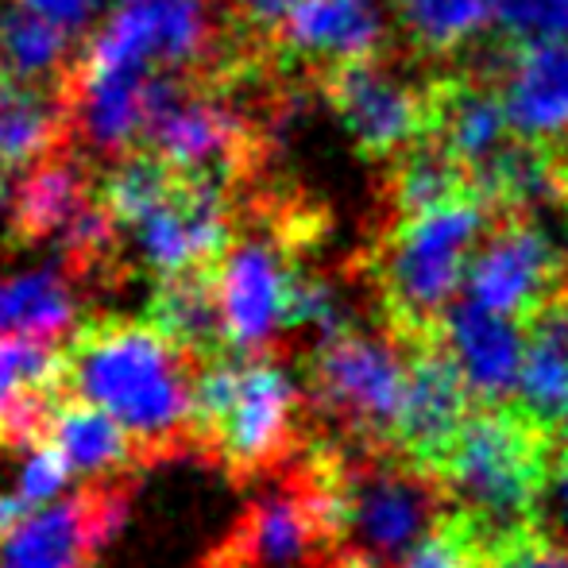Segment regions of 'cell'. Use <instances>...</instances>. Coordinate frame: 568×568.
Wrapping results in <instances>:
<instances>
[{"label": "cell", "mask_w": 568, "mask_h": 568, "mask_svg": "<svg viewBox=\"0 0 568 568\" xmlns=\"http://www.w3.org/2000/svg\"><path fill=\"white\" fill-rule=\"evenodd\" d=\"M190 356L151 322H98L70 337V398L105 410L140 449H166L194 434Z\"/></svg>", "instance_id": "6da1fadb"}, {"label": "cell", "mask_w": 568, "mask_h": 568, "mask_svg": "<svg viewBox=\"0 0 568 568\" xmlns=\"http://www.w3.org/2000/svg\"><path fill=\"white\" fill-rule=\"evenodd\" d=\"M554 453L557 434L526 410L476 406L437 479L449 491L453 507L484 523L499 549V541L538 526Z\"/></svg>", "instance_id": "7a4b0ae2"}, {"label": "cell", "mask_w": 568, "mask_h": 568, "mask_svg": "<svg viewBox=\"0 0 568 568\" xmlns=\"http://www.w3.org/2000/svg\"><path fill=\"white\" fill-rule=\"evenodd\" d=\"M310 410L306 383L271 356H213L194 379V434L240 479L291 460Z\"/></svg>", "instance_id": "3957f363"}, {"label": "cell", "mask_w": 568, "mask_h": 568, "mask_svg": "<svg viewBox=\"0 0 568 568\" xmlns=\"http://www.w3.org/2000/svg\"><path fill=\"white\" fill-rule=\"evenodd\" d=\"M487 225L491 205L476 194L398 217L379 252V298L395 337L414 348L437 341L456 294L468 286V267L487 240Z\"/></svg>", "instance_id": "277c9868"}, {"label": "cell", "mask_w": 568, "mask_h": 568, "mask_svg": "<svg viewBox=\"0 0 568 568\" xmlns=\"http://www.w3.org/2000/svg\"><path fill=\"white\" fill-rule=\"evenodd\" d=\"M414 344L387 333L348 329L314 344L306 364V398L314 418L348 449H395L410 383Z\"/></svg>", "instance_id": "5b68a950"}, {"label": "cell", "mask_w": 568, "mask_h": 568, "mask_svg": "<svg viewBox=\"0 0 568 568\" xmlns=\"http://www.w3.org/2000/svg\"><path fill=\"white\" fill-rule=\"evenodd\" d=\"M210 0H113L82 47L78 70L120 78H179L205 59Z\"/></svg>", "instance_id": "8992f818"}, {"label": "cell", "mask_w": 568, "mask_h": 568, "mask_svg": "<svg viewBox=\"0 0 568 568\" xmlns=\"http://www.w3.org/2000/svg\"><path fill=\"white\" fill-rule=\"evenodd\" d=\"M464 291L491 314L534 325L568 298V252L538 217H507L479 244Z\"/></svg>", "instance_id": "52a82bcc"}, {"label": "cell", "mask_w": 568, "mask_h": 568, "mask_svg": "<svg viewBox=\"0 0 568 568\" xmlns=\"http://www.w3.org/2000/svg\"><path fill=\"white\" fill-rule=\"evenodd\" d=\"M221 333L232 356H263L291 329L298 271L275 236H240L213 263Z\"/></svg>", "instance_id": "ba28073f"}, {"label": "cell", "mask_w": 568, "mask_h": 568, "mask_svg": "<svg viewBox=\"0 0 568 568\" xmlns=\"http://www.w3.org/2000/svg\"><path fill=\"white\" fill-rule=\"evenodd\" d=\"M333 557L337 530L329 507L310 468H302L244 510L213 568H333Z\"/></svg>", "instance_id": "9c48e42d"}, {"label": "cell", "mask_w": 568, "mask_h": 568, "mask_svg": "<svg viewBox=\"0 0 568 568\" xmlns=\"http://www.w3.org/2000/svg\"><path fill=\"white\" fill-rule=\"evenodd\" d=\"M120 236L155 278L210 271L232 244V213L221 179H179L174 190L132 217Z\"/></svg>", "instance_id": "30bf717a"}, {"label": "cell", "mask_w": 568, "mask_h": 568, "mask_svg": "<svg viewBox=\"0 0 568 568\" xmlns=\"http://www.w3.org/2000/svg\"><path fill=\"white\" fill-rule=\"evenodd\" d=\"M329 105L341 128L367 159H398L429 135L434 85H414L410 78L387 70L379 59L352 62L325 82Z\"/></svg>", "instance_id": "8fae6325"}, {"label": "cell", "mask_w": 568, "mask_h": 568, "mask_svg": "<svg viewBox=\"0 0 568 568\" xmlns=\"http://www.w3.org/2000/svg\"><path fill=\"white\" fill-rule=\"evenodd\" d=\"M143 148L182 179H221L244 155V120L229 101L182 90L174 78L159 93Z\"/></svg>", "instance_id": "7c38bea8"}, {"label": "cell", "mask_w": 568, "mask_h": 568, "mask_svg": "<svg viewBox=\"0 0 568 568\" xmlns=\"http://www.w3.org/2000/svg\"><path fill=\"white\" fill-rule=\"evenodd\" d=\"M120 523L124 499L109 487L67 495L0 538V568H90Z\"/></svg>", "instance_id": "4fadbf2b"}, {"label": "cell", "mask_w": 568, "mask_h": 568, "mask_svg": "<svg viewBox=\"0 0 568 568\" xmlns=\"http://www.w3.org/2000/svg\"><path fill=\"white\" fill-rule=\"evenodd\" d=\"M471 410H476V398H471L464 375L456 372V364L445 356V348L437 341L422 344L410 359V383H406L395 449L437 476L460 429L468 426Z\"/></svg>", "instance_id": "5bb4252c"}, {"label": "cell", "mask_w": 568, "mask_h": 568, "mask_svg": "<svg viewBox=\"0 0 568 568\" xmlns=\"http://www.w3.org/2000/svg\"><path fill=\"white\" fill-rule=\"evenodd\" d=\"M491 82L518 140L568 151V43H507Z\"/></svg>", "instance_id": "9a60e30c"}, {"label": "cell", "mask_w": 568, "mask_h": 568, "mask_svg": "<svg viewBox=\"0 0 568 568\" xmlns=\"http://www.w3.org/2000/svg\"><path fill=\"white\" fill-rule=\"evenodd\" d=\"M437 344L464 375L476 406H515L530 344V329H523V322H510L464 298L445 314Z\"/></svg>", "instance_id": "2e32d148"}, {"label": "cell", "mask_w": 568, "mask_h": 568, "mask_svg": "<svg viewBox=\"0 0 568 568\" xmlns=\"http://www.w3.org/2000/svg\"><path fill=\"white\" fill-rule=\"evenodd\" d=\"M67 390V352L28 333H0V449L43 437Z\"/></svg>", "instance_id": "e0dca14e"}, {"label": "cell", "mask_w": 568, "mask_h": 568, "mask_svg": "<svg viewBox=\"0 0 568 568\" xmlns=\"http://www.w3.org/2000/svg\"><path fill=\"white\" fill-rule=\"evenodd\" d=\"M275 36L294 59L341 70L379 54L387 8L383 0H294Z\"/></svg>", "instance_id": "ac0fdd59"}, {"label": "cell", "mask_w": 568, "mask_h": 568, "mask_svg": "<svg viewBox=\"0 0 568 568\" xmlns=\"http://www.w3.org/2000/svg\"><path fill=\"white\" fill-rule=\"evenodd\" d=\"M510 120L503 109L499 85L484 74L445 78L434 85V120L429 140H437L456 163L468 171V179L487 166L510 143Z\"/></svg>", "instance_id": "d6986e66"}, {"label": "cell", "mask_w": 568, "mask_h": 568, "mask_svg": "<svg viewBox=\"0 0 568 568\" xmlns=\"http://www.w3.org/2000/svg\"><path fill=\"white\" fill-rule=\"evenodd\" d=\"M67 128V105L51 85L0 70V174H23L54 155Z\"/></svg>", "instance_id": "ffe728a7"}, {"label": "cell", "mask_w": 568, "mask_h": 568, "mask_svg": "<svg viewBox=\"0 0 568 568\" xmlns=\"http://www.w3.org/2000/svg\"><path fill=\"white\" fill-rule=\"evenodd\" d=\"M43 437L62 456L70 476L85 479V484L116 476L140 453V445L128 437V429L120 422H113L98 406L82 403V398H62L59 410L47 422Z\"/></svg>", "instance_id": "44dd1931"}, {"label": "cell", "mask_w": 568, "mask_h": 568, "mask_svg": "<svg viewBox=\"0 0 568 568\" xmlns=\"http://www.w3.org/2000/svg\"><path fill=\"white\" fill-rule=\"evenodd\" d=\"M0 333L59 341L78 333V294L59 263H36L0 278Z\"/></svg>", "instance_id": "7402d4cb"}, {"label": "cell", "mask_w": 568, "mask_h": 568, "mask_svg": "<svg viewBox=\"0 0 568 568\" xmlns=\"http://www.w3.org/2000/svg\"><path fill=\"white\" fill-rule=\"evenodd\" d=\"M526 329H530V344H526L515 406L561 437L568 418V298L546 310Z\"/></svg>", "instance_id": "603a6c76"}, {"label": "cell", "mask_w": 568, "mask_h": 568, "mask_svg": "<svg viewBox=\"0 0 568 568\" xmlns=\"http://www.w3.org/2000/svg\"><path fill=\"white\" fill-rule=\"evenodd\" d=\"M90 205V182L74 159L51 155L20 174L12 194V225L23 240L67 236L78 213Z\"/></svg>", "instance_id": "cb8c5ba5"}, {"label": "cell", "mask_w": 568, "mask_h": 568, "mask_svg": "<svg viewBox=\"0 0 568 568\" xmlns=\"http://www.w3.org/2000/svg\"><path fill=\"white\" fill-rule=\"evenodd\" d=\"M151 325L166 333L190 359L225 356V333H221V306L213 291V271H190V275L159 278L151 298Z\"/></svg>", "instance_id": "d4e9b609"}, {"label": "cell", "mask_w": 568, "mask_h": 568, "mask_svg": "<svg viewBox=\"0 0 568 568\" xmlns=\"http://www.w3.org/2000/svg\"><path fill=\"white\" fill-rule=\"evenodd\" d=\"M74 36L54 28L51 20L28 12L23 4H12L0 16V70L23 78V82L51 85L70 67L74 54Z\"/></svg>", "instance_id": "484cf974"}, {"label": "cell", "mask_w": 568, "mask_h": 568, "mask_svg": "<svg viewBox=\"0 0 568 568\" xmlns=\"http://www.w3.org/2000/svg\"><path fill=\"white\" fill-rule=\"evenodd\" d=\"M398 23L426 54H456L499 23L495 0H398Z\"/></svg>", "instance_id": "4316f807"}, {"label": "cell", "mask_w": 568, "mask_h": 568, "mask_svg": "<svg viewBox=\"0 0 568 568\" xmlns=\"http://www.w3.org/2000/svg\"><path fill=\"white\" fill-rule=\"evenodd\" d=\"M471 194V179L460 163L437 140L414 143L395 163V213L414 217V213L442 210L456 197Z\"/></svg>", "instance_id": "83f0119b"}, {"label": "cell", "mask_w": 568, "mask_h": 568, "mask_svg": "<svg viewBox=\"0 0 568 568\" xmlns=\"http://www.w3.org/2000/svg\"><path fill=\"white\" fill-rule=\"evenodd\" d=\"M495 565V538L484 523L460 507H449L434 523V530L406 554L398 568H491Z\"/></svg>", "instance_id": "f1b7e54d"}, {"label": "cell", "mask_w": 568, "mask_h": 568, "mask_svg": "<svg viewBox=\"0 0 568 568\" xmlns=\"http://www.w3.org/2000/svg\"><path fill=\"white\" fill-rule=\"evenodd\" d=\"M4 484H8V491L36 515V510L67 499L74 476H70V468L62 464V456L51 449V442L36 437V442H23L12 449V464H8Z\"/></svg>", "instance_id": "f546056e"}, {"label": "cell", "mask_w": 568, "mask_h": 568, "mask_svg": "<svg viewBox=\"0 0 568 568\" xmlns=\"http://www.w3.org/2000/svg\"><path fill=\"white\" fill-rule=\"evenodd\" d=\"M291 329L314 333V341L325 344L352 329V310L329 278L298 275V283H294V306H291Z\"/></svg>", "instance_id": "4dcf8cb0"}, {"label": "cell", "mask_w": 568, "mask_h": 568, "mask_svg": "<svg viewBox=\"0 0 568 568\" xmlns=\"http://www.w3.org/2000/svg\"><path fill=\"white\" fill-rule=\"evenodd\" d=\"M499 31L507 43H568V0H507Z\"/></svg>", "instance_id": "1f68e13d"}, {"label": "cell", "mask_w": 568, "mask_h": 568, "mask_svg": "<svg viewBox=\"0 0 568 568\" xmlns=\"http://www.w3.org/2000/svg\"><path fill=\"white\" fill-rule=\"evenodd\" d=\"M491 568H568V549L549 538L541 526H534V530L499 541Z\"/></svg>", "instance_id": "d6a6232c"}, {"label": "cell", "mask_w": 568, "mask_h": 568, "mask_svg": "<svg viewBox=\"0 0 568 568\" xmlns=\"http://www.w3.org/2000/svg\"><path fill=\"white\" fill-rule=\"evenodd\" d=\"M538 526L568 549V437H557V453H554V468H549L546 495H541Z\"/></svg>", "instance_id": "836d02e7"}, {"label": "cell", "mask_w": 568, "mask_h": 568, "mask_svg": "<svg viewBox=\"0 0 568 568\" xmlns=\"http://www.w3.org/2000/svg\"><path fill=\"white\" fill-rule=\"evenodd\" d=\"M16 4H23L28 12L43 16V20H51L54 28H62L67 36H85V31H98V23L105 20L109 4L113 0H16Z\"/></svg>", "instance_id": "e575fe53"}, {"label": "cell", "mask_w": 568, "mask_h": 568, "mask_svg": "<svg viewBox=\"0 0 568 568\" xmlns=\"http://www.w3.org/2000/svg\"><path fill=\"white\" fill-rule=\"evenodd\" d=\"M561 437H568V418H565V426H561Z\"/></svg>", "instance_id": "d590c367"}, {"label": "cell", "mask_w": 568, "mask_h": 568, "mask_svg": "<svg viewBox=\"0 0 568 568\" xmlns=\"http://www.w3.org/2000/svg\"><path fill=\"white\" fill-rule=\"evenodd\" d=\"M495 4H499V12H503V8H507V0H495Z\"/></svg>", "instance_id": "8d00e7d4"}]
</instances>
